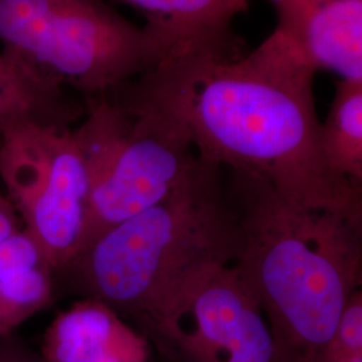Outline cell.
I'll list each match as a JSON object with an SVG mask.
<instances>
[{
    "label": "cell",
    "mask_w": 362,
    "mask_h": 362,
    "mask_svg": "<svg viewBox=\"0 0 362 362\" xmlns=\"http://www.w3.org/2000/svg\"><path fill=\"white\" fill-rule=\"evenodd\" d=\"M311 70L276 30L252 52L188 49L105 94L165 118L202 158L269 182L294 207L362 224V185L325 163Z\"/></svg>",
    "instance_id": "cell-1"
},
{
    "label": "cell",
    "mask_w": 362,
    "mask_h": 362,
    "mask_svg": "<svg viewBox=\"0 0 362 362\" xmlns=\"http://www.w3.org/2000/svg\"><path fill=\"white\" fill-rule=\"evenodd\" d=\"M242 231L233 267L258 300L281 362H318L362 275V224L300 209L255 176L233 172Z\"/></svg>",
    "instance_id": "cell-2"
},
{
    "label": "cell",
    "mask_w": 362,
    "mask_h": 362,
    "mask_svg": "<svg viewBox=\"0 0 362 362\" xmlns=\"http://www.w3.org/2000/svg\"><path fill=\"white\" fill-rule=\"evenodd\" d=\"M223 168L203 158L175 191L95 236L57 272V293L91 298L146 336L182 287L233 264L242 231Z\"/></svg>",
    "instance_id": "cell-3"
},
{
    "label": "cell",
    "mask_w": 362,
    "mask_h": 362,
    "mask_svg": "<svg viewBox=\"0 0 362 362\" xmlns=\"http://www.w3.org/2000/svg\"><path fill=\"white\" fill-rule=\"evenodd\" d=\"M3 54L54 89L103 95L172 54L157 30L139 27L103 0H0Z\"/></svg>",
    "instance_id": "cell-4"
},
{
    "label": "cell",
    "mask_w": 362,
    "mask_h": 362,
    "mask_svg": "<svg viewBox=\"0 0 362 362\" xmlns=\"http://www.w3.org/2000/svg\"><path fill=\"white\" fill-rule=\"evenodd\" d=\"M83 115L74 128L90 179L82 248L165 199L203 161L180 130L155 113L125 109L103 94L86 97Z\"/></svg>",
    "instance_id": "cell-5"
},
{
    "label": "cell",
    "mask_w": 362,
    "mask_h": 362,
    "mask_svg": "<svg viewBox=\"0 0 362 362\" xmlns=\"http://www.w3.org/2000/svg\"><path fill=\"white\" fill-rule=\"evenodd\" d=\"M0 177L22 228L55 274L85 242L90 179L74 129L37 122L0 134Z\"/></svg>",
    "instance_id": "cell-6"
},
{
    "label": "cell",
    "mask_w": 362,
    "mask_h": 362,
    "mask_svg": "<svg viewBox=\"0 0 362 362\" xmlns=\"http://www.w3.org/2000/svg\"><path fill=\"white\" fill-rule=\"evenodd\" d=\"M148 339L173 362H281L258 300L233 264L182 287Z\"/></svg>",
    "instance_id": "cell-7"
},
{
    "label": "cell",
    "mask_w": 362,
    "mask_h": 362,
    "mask_svg": "<svg viewBox=\"0 0 362 362\" xmlns=\"http://www.w3.org/2000/svg\"><path fill=\"white\" fill-rule=\"evenodd\" d=\"M276 31L317 73L362 81V0H270Z\"/></svg>",
    "instance_id": "cell-8"
},
{
    "label": "cell",
    "mask_w": 362,
    "mask_h": 362,
    "mask_svg": "<svg viewBox=\"0 0 362 362\" xmlns=\"http://www.w3.org/2000/svg\"><path fill=\"white\" fill-rule=\"evenodd\" d=\"M42 362H152L151 341L116 310L81 298L46 329Z\"/></svg>",
    "instance_id": "cell-9"
},
{
    "label": "cell",
    "mask_w": 362,
    "mask_h": 362,
    "mask_svg": "<svg viewBox=\"0 0 362 362\" xmlns=\"http://www.w3.org/2000/svg\"><path fill=\"white\" fill-rule=\"evenodd\" d=\"M146 16L172 46V54L188 49L236 50L235 18L248 10L250 0H121ZM170 55V54H169Z\"/></svg>",
    "instance_id": "cell-10"
},
{
    "label": "cell",
    "mask_w": 362,
    "mask_h": 362,
    "mask_svg": "<svg viewBox=\"0 0 362 362\" xmlns=\"http://www.w3.org/2000/svg\"><path fill=\"white\" fill-rule=\"evenodd\" d=\"M57 294L50 260L23 228L0 243V341L47 309Z\"/></svg>",
    "instance_id": "cell-11"
},
{
    "label": "cell",
    "mask_w": 362,
    "mask_h": 362,
    "mask_svg": "<svg viewBox=\"0 0 362 362\" xmlns=\"http://www.w3.org/2000/svg\"><path fill=\"white\" fill-rule=\"evenodd\" d=\"M83 113L65 91L35 81L0 52V134L26 122L71 128Z\"/></svg>",
    "instance_id": "cell-12"
},
{
    "label": "cell",
    "mask_w": 362,
    "mask_h": 362,
    "mask_svg": "<svg viewBox=\"0 0 362 362\" xmlns=\"http://www.w3.org/2000/svg\"><path fill=\"white\" fill-rule=\"evenodd\" d=\"M320 145L337 177L362 185V81L342 79L321 122Z\"/></svg>",
    "instance_id": "cell-13"
},
{
    "label": "cell",
    "mask_w": 362,
    "mask_h": 362,
    "mask_svg": "<svg viewBox=\"0 0 362 362\" xmlns=\"http://www.w3.org/2000/svg\"><path fill=\"white\" fill-rule=\"evenodd\" d=\"M356 354H362L361 290L349 298L318 362H336Z\"/></svg>",
    "instance_id": "cell-14"
},
{
    "label": "cell",
    "mask_w": 362,
    "mask_h": 362,
    "mask_svg": "<svg viewBox=\"0 0 362 362\" xmlns=\"http://www.w3.org/2000/svg\"><path fill=\"white\" fill-rule=\"evenodd\" d=\"M0 362H42L38 353L30 349L18 337L0 341Z\"/></svg>",
    "instance_id": "cell-15"
},
{
    "label": "cell",
    "mask_w": 362,
    "mask_h": 362,
    "mask_svg": "<svg viewBox=\"0 0 362 362\" xmlns=\"http://www.w3.org/2000/svg\"><path fill=\"white\" fill-rule=\"evenodd\" d=\"M22 230L21 219L6 194H0V243Z\"/></svg>",
    "instance_id": "cell-16"
},
{
    "label": "cell",
    "mask_w": 362,
    "mask_h": 362,
    "mask_svg": "<svg viewBox=\"0 0 362 362\" xmlns=\"http://www.w3.org/2000/svg\"><path fill=\"white\" fill-rule=\"evenodd\" d=\"M336 362H362V354H356V356H351V357L344 358V360H338Z\"/></svg>",
    "instance_id": "cell-17"
}]
</instances>
